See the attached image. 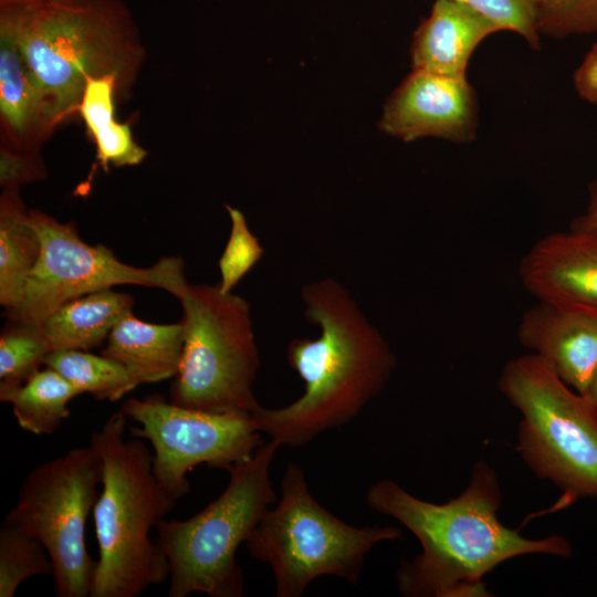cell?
<instances>
[{
    "mask_svg": "<svg viewBox=\"0 0 597 597\" xmlns=\"http://www.w3.org/2000/svg\"><path fill=\"white\" fill-rule=\"evenodd\" d=\"M365 501L400 522L421 545V553L402 559L396 572L402 596L489 597L483 577L500 564L523 555L573 553L565 536L528 538L499 520L500 481L485 460L475 462L465 489L444 503L419 499L388 479L371 484Z\"/></svg>",
    "mask_w": 597,
    "mask_h": 597,
    "instance_id": "cell-1",
    "label": "cell"
},
{
    "mask_svg": "<svg viewBox=\"0 0 597 597\" xmlns=\"http://www.w3.org/2000/svg\"><path fill=\"white\" fill-rule=\"evenodd\" d=\"M301 296L305 317L321 328L317 338L287 345V363L304 381V392L287 406H260L252 415L261 433L287 447H302L353 420L397 366L385 337L339 282L307 283Z\"/></svg>",
    "mask_w": 597,
    "mask_h": 597,
    "instance_id": "cell-2",
    "label": "cell"
},
{
    "mask_svg": "<svg viewBox=\"0 0 597 597\" xmlns=\"http://www.w3.org/2000/svg\"><path fill=\"white\" fill-rule=\"evenodd\" d=\"M0 34L22 51L56 126L78 113L88 77L114 75L119 98L145 59L138 27L122 0H0Z\"/></svg>",
    "mask_w": 597,
    "mask_h": 597,
    "instance_id": "cell-3",
    "label": "cell"
},
{
    "mask_svg": "<svg viewBox=\"0 0 597 597\" xmlns=\"http://www.w3.org/2000/svg\"><path fill=\"white\" fill-rule=\"evenodd\" d=\"M126 416L113 413L91 433L103 464L93 509L98 559L91 597H137L169 578L166 555L149 535L174 507L153 473V452L126 440Z\"/></svg>",
    "mask_w": 597,
    "mask_h": 597,
    "instance_id": "cell-4",
    "label": "cell"
},
{
    "mask_svg": "<svg viewBox=\"0 0 597 597\" xmlns=\"http://www.w3.org/2000/svg\"><path fill=\"white\" fill-rule=\"evenodd\" d=\"M280 447L271 439L229 469L224 491L196 515L157 524L156 542L169 564V597L244 596L237 551L276 500L270 469Z\"/></svg>",
    "mask_w": 597,
    "mask_h": 597,
    "instance_id": "cell-5",
    "label": "cell"
},
{
    "mask_svg": "<svg viewBox=\"0 0 597 597\" xmlns=\"http://www.w3.org/2000/svg\"><path fill=\"white\" fill-rule=\"evenodd\" d=\"M498 385L521 415L515 449L527 468L565 504L597 500V407L531 353L509 360Z\"/></svg>",
    "mask_w": 597,
    "mask_h": 597,
    "instance_id": "cell-6",
    "label": "cell"
},
{
    "mask_svg": "<svg viewBox=\"0 0 597 597\" xmlns=\"http://www.w3.org/2000/svg\"><path fill=\"white\" fill-rule=\"evenodd\" d=\"M401 537L396 526L356 527L332 514L292 462L281 481L280 501L266 510L244 545L252 558L271 566L276 597H300L321 576L357 584L370 549Z\"/></svg>",
    "mask_w": 597,
    "mask_h": 597,
    "instance_id": "cell-7",
    "label": "cell"
},
{
    "mask_svg": "<svg viewBox=\"0 0 597 597\" xmlns=\"http://www.w3.org/2000/svg\"><path fill=\"white\" fill-rule=\"evenodd\" d=\"M185 344L169 390L174 405L209 412L253 415L260 367L248 302L219 286L189 284L178 298Z\"/></svg>",
    "mask_w": 597,
    "mask_h": 597,
    "instance_id": "cell-8",
    "label": "cell"
},
{
    "mask_svg": "<svg viewBox=\"0 0 597 597\" xmlns=\"http://www.w3.org/2000/svg\"><path fill=\"white\" fill-rule=\"evenodd\" d=\"M103 464L91 444L34 467L3 523L38 540L54 568L57 597H87L97 561L85 544V525L102 484Z\"/></svg>",
    "mask_w": 597,
    "mask_h": 597,
    "instance_id": "cell-9",
    "label": "cell"
},
{
    "mask_svg": "<svg viewBox=\"0 0 597 597\" xmlns=\"http://www.w3.org/2000/svg\"><path fill=\"white\" fill-rule=\"evenodd\" d=\"M28 217L40 237L41 254L20 304L6 311L10 320L41 325L62 304L115 285L158 287L177 298L189 285L180 258L166 256L149 268L128 265L107 247L84 242L73 223L39 210H29Z\"/></svg>",
    "mask_w": 597,
    "mask_h": 597,
    "instance_id": "cell-10",
    "label": "cell"
},
{
    "mask_svg": "<svg viewBox=\"0 0 597 597\" xmlns=\"http://www.w3.org/2000/svg\"><path fill=\"white\" fill-rule=\"evenodd\" d=\"M134 438L149 441L153 473L175 501L190 491L187 473L199 464L229 470L263 443L252 415L185 408L158 395L128 398L121 409Z\"/></svg>",
    "mask_w": 597,
    "mask_h": 597,
    "instance_id": "cell-11",
    "label": "cell"
},
{
    "mask_svg": "<svg viewBox=\"0 0 597 597\" xmlns=\"http://www.w3.org/2000/svg\"><path fill=\"white\" fill-rule=\"evenodd\" d=\"M478 122V96L467 77L413 70L388 98L379 128L405 142L437 137L468 143Z\"/></svg>",
    "mask_w": 597,
    "mask_h": 597,
    "instance_id": "cell-12",
    "label": "cell"
},
{
    "mask_svg": "<svg viewBox=\"0 0 597 597\" xmlns=\"http://www.w3.org/2000/svg\"><path fill=\"white\" fill-rule=\"evenodd\" d=\"M519 275L537 301L597 318V235L569 229L542 237L522 258Z\"/></svg>",
    "mask_w": 597,
    "mask_h": 597,
    "instance_id": "cell-13",
    "label": "cell"
},
{
    "mask_svg": "<svg viewBox=\"0 0 597 597\" xmlns=\"http://www.w3.org/2000/svg\"><path fill=\"white\" fill-rule=\"evenodd\" d=\"M516 334L523 347L585 395L597 371V318L538 301L524 312Z\"/></svg>",
    "mask_w": 597,
    "mask_h": 597,
    "instance_id": "cell-14",
    "label": "cell"
},
{
    "mask_svg": "<svg viewBox=\"0 0 597 597\" xmlns=\"http://www.w3.org/2000/svg\"><path fill=\"white\" fill-rule=\"evenodd\" d=\"M502 31L473 8L454 0H436L430 15L413 33V70L465 77L469 60L490 34Z\"/></svg>",
    "mask_w": 597,
    "mask_h": 597,
    "instance_id": "cell-15",
    "label": "cell"
},
{
    "mask_svg": "<svg viewBox=\"0 0 597 597\" xmlns=\"http://www.w3.org/2000/svg\"><path fill=\"white\" fill-rule=\"evenodd\" d=\"M0 115L15 153L38 149L57 127L45 92L19 46L0 34ZM6 148V147H4Z\"/></svg>",
    "mask_w": 597,
    "mask_h": 597,
    "instance_id": "cell-16",
    "label": "cell"
},
{
    "mask_svg": "<svg viewBox=\"0 0 597 597\" xmlns=\"http://www.w3.org/2000/svg\"><path fill=\"white\" fill-rule=\"evenodd\" d=\"M184 344L181 321L153 324L130 312L112 329L101 354L121 363L139 386L175 377Z\"/></svg>",
    "mask_w": 597,
    "mask_h": 597,
    "instance_id": "cell-17",
    "label": "cell"
},
{
    "mask_svg": "<svg viewBox=\"0 0 597 597\" xmlns=\"http://www.w3.org/2000/svg\"><path fill=\"white\" fill-rule=\"evenodd\" d=\"M133 305L132 295L104 289L62 304L41 326L52 350H90L107 339Z\"/></svg>",
    "mask_w": 597,
    "mask_h": 597,
    "instance_id": "cell-18",
    "label": "cell"
},
{
    "mask_svg": "<svg viewBox=\"0 0 597 597\" xmlns=\"http://www.w3.org/2000/svg\"><path fill=\"white\" fill-rule=\"evenodd\" d=\"M41 254V240L31 226L19 187H4L0 199V303L15 308Z\"/></svg>",
    "mask_w": 597,
    "mask_h": 597,
    "instance_id": "cell-19",
    "label": "cell"
},
{
    "mask_svg": "<svg viewBox=\"0 0 597 597\" xmlns=\"http://www.w3.org/2000/svg\"><path fill=\"white\" fill-rule=\"evenodd\" d=\"M117 78L114 75L88 77L78 106L88 134L96 146V159L107 172L111 166H135L147 151L133 138L129 124L115 118Z\"/></svg>",
    "mask_w": 597,
    "mask_h": 597,
    "instance_id": "cell-20",
    "label": "cell"
},
{
    "mask_svg": "<svg viewBox=\"0 0 597 597\" xmlns=\"http://www.w3.org/2000/svg\"><path fill=\"white\" fill-rule=\"evenodd\" d=\"M80 395L46 366L20 385L0 387V400L11 404L20 428L36 436L56 431L70 416L69 402Z\"/></svg>",
    "mask_w": 597,
    "mask_h": 597,
    "instance_id": "cell-21",
    "label": "cell"
},
{
    "mask_svg": "<svg viewBox=\"0 0 597 597\" xmlns=\"http://www.w3.org/2000/svg\"><path fill=\"white\" fill-rule=\"evenodd\" d=\"M44 366L57 371L80 394L87 392L100 400H119L138 387L121 363L88 350H52Z\"/></svg>",
    "mask_w": 597,
    "mask_h": 597,
    "instance_id": "cell-22",
    "label": "cell"
},
{
    "mask_svg": "<svg viewBox=\"0 0 597 597\" xmlns=\"http://www.w3.org/2000/svg\"><path fill=\"white\" fill-rule=\"evenodd\" d=\"M51 352L40 324L8 318L0 335V387L24 383Z\"/></svg>",
    "mask_w": 597,
    "mask_h": 597,
    "instance_id": "cell-23",
    "label": "cell"
},
{
    "mask_svg": "<svg viewBox=\"0 0 597 597\" xmlns=\"http://www.w3.org/2000/svg\"><path fill=\"white\" fill-rule=\"evenodd\" d=\"M53 574V563L45 547L3 523L0 528V597H13L22 582L30 577Z\"/></svg>",
    "mask_w": 597,
    "mask_h": 597,
    "instance_id": "cell-24",
    "label": "cell"
},
{
    "mask_svg": "<svg viewBox=\"0 0 597 597\" xmlns=\"http://www.w3.org/2000/svg\"><path fill=\"white\" fill-rule=\"evenodd\" d=\"M537 32L553 39L597 31V0H530Z\"/></svg>",
    "mask_w": 597,
    "mask_h": 597,
    "instance_id": "cell-25",
    "label": "cell"
},
{
    "mask_svg": "<svg viewBox=\"0 0 597 597\" xmlns=\"http://www.w3.org/2000/svg\"><path fill=\"white\" fill-rule=\"evenodd\" d=\"M226 208L231 219V231L218 261L221 274L218 286L222 293H230L263 256L264 250L250 231L243 213L230 206Z\"/></svg>",
    "mask_w": 597,
    "mask_h": 597,
    "instance_id": "cell-26",
    "label": "cell"
},
{
    "mask_svg": "<svg viewBox=\"0 0 597 597\" xmlns=\"http://www.w3.org/2000/svg\"><path fill=\"white\" fill-rule=\"evenodd\" d=\"M482 13L501 30L522 35L533 50H540L541 39L536 30L530 0H454Z\"/></svg>",
    "mask_w": 597,
    "mask_h": 597,
    "instance_id": "cell-27",
    "label": "cell"
},
{
    "mask_svg": "<svg viewBox=\"0 0 597 597\" xmlns=\"http://www.w3.org/2000/svg\"><path fill=\"white\" fill-rule=\"evenodd\" d=\"M45 177L43 164L39 155L15 153L7 148L1 149L0 181L4 187H19Z\"/></svg>",
    "mask_w": 597,
    "mask_h": 597,
    "instance_id": "cell-28",
    "label": "cell"
},
{
    "mask_svg": "<svg viewBox=\"0 0 597 597\" xmlns=\"http://www.w3.org/2000/svg\"><path fill=\"white\" fill-rule=\"evenodd\" d=\"M574 87L584 101L597 104V44H594L576 69Z\"/></svg>",
    "mask_w": 597,
    "mask_h": 597,
    "instance_id": "cell-29",
    "label": "cell"
},
{
    "mask_svg": "<svg viewBox=\"0 0 597 597\" xmlns=\"http://www.w3.org/2000/svg\"><path fill=\"white\" fill-rule=\"evenodd\" d=\"M570 229L597 235V177L589 185L585 211L573 220Z\"/></svg>",
    "mask_w": 597,
    "mask_h": 597,
    "instance_id": "cell-30",
    "label": "cell"
},
{
    "mask_svg": "<svg viewBox=\"0 0 597 597\" xmlns=\"http://www.w3.org/2000/svg\"><path fill=\"white\" fill-rule=\"evenodd\" d=\"M597 407V371L593 377L585 395Z\"/></svg>",
    "mask_w": 597,
    "mask_h": 597,
    "instance_id": "cell-31",
    "label": "cell"
},
{
    "mask_svg": "<svg viewBox=\"0 0 597 597\" xmlns=\"http://www.w3.org/2000/svg\"><path fill=\"white\" fill-rule=\"evenodd\" d=\"M596 502H597V500H596Z\"/></svg>",
    "mask_w": 597,
    "mask_h": 597,
    "instance_id": "cell-32",
    "label": "cell"
}]
</instances>
